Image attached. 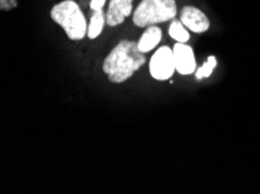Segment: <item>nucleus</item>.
Instances as JSON below:
<instances>
[{"mask_svg":"<svg viewBox=\"0 0 260 194\" xmlns=\"http://www.w3.org/2000/svg\"><path fill=\"white\" fill-rule=\"evenodd\" d=\"M146 62L145 55L138 48V42L123 40L111 50L103 63V71L112 83H123Z\"/></svg>","mask_w":260,"mask_h":194,"instance_id":"nucleus-1","label":"nucleus"},{"mask_svg":"<svg viewBox=\"0 0 260 194\" xmlns=\"http://www.w3.org/2000/svg\"><path fill=\"white\" fill-rule=\"evenodd\" d=\"M50 17L66 30L68 37L73 41H78L88 35L85 17L74 0H63L54 5Z\"/></svg>","mask_w":260,"mask_h":194,"instance_id":"nucleus-2","label":"nucleus"},{"mask_svg":"<svg viewBox=\"0 0 260 194\" xmlns=\"http://www.w3.org/2000/svg\"><path fill=\"white\" fill-rule=\"evenodd\" d=\"M176 14L175 0H141L133 13V23L144 28L175 19Z\"/></svg>","mask_w":260,"mask_h":194,"instance_id":"nucleus-3","label":"nucleus"},{"mask_svg":"<svg viewBox=\"0 0 260 194\" xmlns=\"http://www.w3.org/2000/svg\"><path fill=\"white\" fill-rule=\"evenodd\" d=\"M174 53L169 47H161L149 62V73L156 81H167L175 71Z\"/></svg>","mask_w":260,"mask_h":194,"instance_id":"nucleus-4","label":"nucleus"},{"mask_svg":"<svg viewBox=\"0 0 260 194\" xmlns=\"http://www.w3.org/2000/svg\"><path fill=\"white\" fill-rule=\"evenodd\" d=\"M181 22L194 33H204L210 27V21L206 14L198 7L184 6L180 13Z\"/></svg>","mask_w":260,"mask_h":194,"instance_id":"nucleus-5","label":"nucleus"},{"mask_svg":"<svg viewBox=\"0 0 260 194\" xmlns=\"http://www.w3.org/2000/svg\"><path fill=\"white\" fill-rule=\"evenodd\" d=\"M175 58V69L180 74H191L196 69L195 55L191 47L177 42L173 48Z\"/></svg>","mask_w":260,"mask_h":194,"instance_id":"nucleus-6","label":"nucleus"},{"mask_svg":"<svg viewBox=\"0 0 260 194\" xmlns=\"http://www.w3.org/2000/svg\"><path fill=\"white\" fill-rule=\"evenodd\" d=\"M133 0H110L106 12V23L110 27L121 25L132 13Z\"/></svg>","mask_w":260,"mask_h":194,"instance_id":"nucleus-7","label":"nucleus"},{"mask_svg":"<svg viewBox=\"0 0 260 194\" xmlns=\"http://www.w3.org/2000/svg\"><path fill=\"white\" fill-rule=\"evenodd\" d=\"M162 37V31L156 26H149L138 41V48L141 53H148L159 45Z\"/></svg>","mask_w":260,"mask_h":194,"instance_id":"nucleus-8","label":"nucleus"},{"mask_svg":"<svg viewBox=\"0 0 260 194\" xmlns=\"http://www.w3.org/2000/svg\"><path fill=\"white\" fill-rule=\"evenodd\" d=\"M106 22V15L103 11L93 12L91 19L88 25V37L90 40H93L98 37L104 28V25Z\"/></svg>","mask_w":260,"mask_h":194,"instance_id":"nucleus-9","label":"nucleus"},{"mask_svg":"<svg viewBox=\"0 0 260 194\" xmlns=\"http://www.w3.org/2000/svg\"><path fill=\"white\" fill-rule=\"evenodd\" d=\"M186 26H183V23L177 20H173L171 26H169V35H171L172 38H174L176 42L180 43H186L190 38V35H189L188 30L184 28Z\"/></svg>","mask_w":260,"mask_h":194,"instance_id":"nucleus-10","label":"nucleus"},{"mask_svg":"<svg viewBox=\"0 0 260 194\" xmlns=\"http://www.w3.org/2000/svg\"><path fill=\"white\" fill-rule=\"evenodd\" d=\"M217 65V61H216L215 56H209L208 61L206 64H203V66L196 71V78L198 79H203V78H208L214 71L215 66Z\"/></svg>","mask_w":260,"mask_h":194,"instance_id":"nucleus-11","label":"nucleus"},{"mask_svg":"<svg viewBox=\"0 0 260 194\" xmlns=\"http://www.w3.org/2000/svg\"><path fill=\"white\" fill-rule=\"evenodd\" d=\"M105 3L106 0H91V3H90V7H91V10L93 12L103 11Z\"/></svg>","mask_w":260,"mask_h":194,"instance_id":"nucleus-12","label":"nucleus"}]
</instances>
